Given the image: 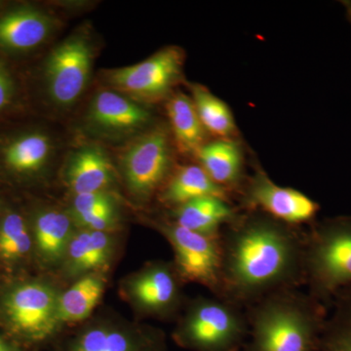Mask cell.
Instances as JSON below:
<instances>
[{"mask_svg":"<svg viewBox=\"0 0 351 351\" xmlns=\"http://www.w3.org/2000/svg\"><path fill=\"white\" fill-rule=\"evenodd\" d=\"M306 228L258 211L239 210L219 233V293L250 306L267 295L304 286Z\"/></svg>","mask_w":351,"mask_h":351,"instance_id":"cell-1","label":"cell"},{"mask_svg":"<svg viewBox=\"0 0 351 351\" xmlns=\"http://www.w3.org/2000/svg\"><path fill=\"white\" fill-rule=\"evenodd\" d=\"M245 309L249 351H317L330 311L300 289L274 293Z\"/></svg>","mask_w":351,"mask_h":351,"instance_id":"cell-2","label":"cell"},{"mask_svg":"<svg viewBox=\"0 0 351 351\" xmlns=\"http://www.w3.org/2000/svg\"><path fill=\"white\" fill-rule=\"evenodd\" d=\"M304 286L328 308L351 286V216L316 219L306 228Z\"/></svg>","mask_w":351,"mask_h":351,"instance_id":"cell-3","label":"cell"},{"mask_svg":"<svg viewBox=\"0 0 351 351\" xmlns=\"http://www.w3.org/2000/svg\"><path fill=\"white\" fill-rule=\"evenodd\" d=\"M246 309L223 298L199 297L189 302L175 337L199 351H233L248 332Z\"/></svg>","mask_w":351,"mask_h":351,"instance_id":"cell-4","label":"cell"},{"mask_svg":"<svg viewBox=\"0 0 351 351\" xmlns=\"http://www.w3.org/2000/svg\"><path fill=\"white\" fill-rule=\"evenodd\" d=\"M59 295L46 283L29 281L8 291L2 300V313L12 336L25 343H43L61 325Z\"/></svg>","mask_w":351,"mask_h":351,"instance_id":"cell-5","label":"cell"},{"mask_svg":"<svg viewBox=\"0 0 351 351\" xmlns=\"http://www.w3.org/2000/svg\"><path fill=\"white\" fill-rule=\"evenodd\" d=\"M184 60L182 48L167 46L141 63L107 71L106 80L113 90L138 103H156L174 93L182 77Z\"/></svg>","mask_w":351,"mask_h":351,"instance_id":"cell-6","label":"cell"},{"mask_svg":"<svg viewBox=\"0 0 351 351\" xmlns=\"http://www.w3.org/2000/svg\"><path fill=\"white\" fill-rule=\"evenodd\" d=\"M173 138L168 129L156 126L126 149L122 171L127 188L138 201L159 193L173 173Z\"/></svg>","mask_w":351,"mask_h":351,"instance_id":"cell-7","label":"cell"},{"mask_svg":"<svg viewBox=\"0 0 351 351\" xmlns=\"http://www.w3.org/2000/svg\"><path fill=\"white\" fill-rule=\"evenodd\" d=\"M172 246L175 269L182 282L197 283L219 295L221 245L219 237H208L186 230L172 219L152 221Z\"/></svg>","mask_w":351,"mask_h":351,"instance_id":"cell-8","label":"cell"},{"mask_svg":"<svg viewBox=\"0 0 351 351\" xmlns=\"http://www.w3.org/2000/svg\"><path fill=\"white\" fill-rule=\"evenodd\" d=\"M239 210L258 211L287 225L309 226L316 221L320 205L302 191L281 186L258 165L239 191Z\"/></svg>","mask_w":351,"mask_h":351,"instance_id":"cell-9","label":"cell"},{"mask_svg":"<svg viewBox=\"0 0 351 351\" xmlns=\"http://www.w3.org/2000/svg\"><path fill=\"white\" fill-rule=\"evenodd\" d=\"M93 58V47L83 34L69 36L51 51L44 75L53 103L69 108L80 98L89 82Z\"/></svg>","mask_w":351,"mask_h":351,"instance_id":"cell-10","label":"cell"},{"mask_svg":"<svg viewBox=\"0 0 351 351\" xmlns=\"http://www.w3.org/2000/svg\"><path fill=\"white\" fill-rule=\"evenodd\" d=\"M162 334L152 328L101 320L83 328L57 351H163Z\"/></svg>","mask_w":351,"mask_h":351,"instance_id":"cell-11","label":"cell"},{"mask_svg":"<svg viewBox=\"0 0 351 351\" xmlns=\"http://www.w3.org/2000/svg\"><path fill=\"white\" fill-rule=\"evenodd\" d=\"M182 283L174 263L156 262L134 274L126 291L141 313L166 318L181 306Z\"/></svg>","mask_w":351,"mask_h":351,"instance_id":"cell-12","label":"cell"},{"mask_svg":"<svg viewBox=\"0 0 351 351\" xmlns=\"http://www.w3.org/2000/svg\"><path fill=\"white\" fill-rule=\"evenodd\" d=\"M151 120V112L140 103L112 90L99 92L88 112L90 125L114 137L136 133L149 125Z\"/></svg>","mask_w":351,"mask_h":351,"instance_id":"cell-13","label":"cell"},{"mask_svg":"<svg viewBox=\"0 0 351 351\" xmlns=\"http://www.w3.org/2000/svg\"><path fill=\"white\" fill-rule=\"evenodd\" d=\"M55 21L48 14L32 7H19L0 16V49L23 53L45 43Z\"/></svg>","mask_w":351,"mask_h":351,"instance_id":"cell-14","label":"cell"},{"mask_svg":"<svg viewBox=\"0 0 351 351\" xmlns=\"http://www.w3.org/2000/svg\"><path fill=\"white\" fill-rule=\"evenodd\" d=\"M195 157L198 165L230 196L239 195L247 179L244 156L239 143L215 138L203 145Z\"/></svg>","mask_w":351,"mask_h":351,"instance_id":"cell-15","label":"cell"},{"mask_svg":"<svg viewBox=\"0 0 351 351\" xmlns=\"http://www.w3.org/2000/svg\"><path fill=\"white\" fill-rule=\"evenodd\" d=\"M232 201L218 196H203L175 208L171 214L178 225L208 237H219L223 226L239 214Z\"/></svg>","mask_w":351,"mask_h":351,"instance_id":"cell-16","label":"cell"},{"mask_svg":"<svg viewBox=\"0 0 351 351\" xmlns=\"http://www.w3.org/2000/svg\"><path fill=\"white\" fill-rule=\"evenodd\" d=\"M166 112L176 147L182 154L195 156L208 142V133L201 123L193 99L182 92H175L167 99Z\"/></svg>","mask_w":351,"mask_h":351,"instance_id":"cell-17","label":"cell"},{"mask_svg":"<svg viewBox=\"0 0 351 351\" xmlns=\"http://www.w3.org/2000/svg\"><path fill=\"white\" fill-rule=\"evenodd\" d=\"M158 196L163 204L174 209L203 196H218L232 201L225 189L219 186L198 164H188L173 171Z\"/></svg>","mask_w":351,"mask_h":351,"instance_id":"cell-18","label":"cell"},{"mask_svg":"<svg viewBox=\"0 0 351 351\" xmlns=\"http://www.w3.org/2000/svg\"><path fill=\"white\" fill-rule=\"evenodd\" d=\"M66 180L75 195L106 191L113 180L112 167L101 149L84 147L71 156Z\"/></svg>","mask_w":351,"mask_h":351,"instance_id":"cell-19","label":"cell"},{"mask_svg":"<svg viewBox=\"0 0 351 351\" xmlns=\"http://www.w3.org/2000/svg\"><path fill=\"white\" fill-rule=\"evenodd\" d=\"M34 242L46 265H56L66 257L73 237V221L64 212L47 210L38 214L34 223Z\"/></svg>","mask_w":351,"mask_h":351,"instance_id":"cell-20","label":"cell"},{"mask_svg":"<svg viewBox=\"0 0 351 351\" xmlns=\"http://www.w3.org/2000/svg\"><path fill=\"white\" fill-rule=\"evenodd\" d=\"M106 279L101 272L85 274L59 295L58 313L62 323L87 319L105 293Z\"/></svg>","mask_w":351,"mask_h":351,"instance_id":"cell-21","label":"cell"},{"mask_svg":"<svg viewBox=\"0 0 351 351\" xmlns=\"http://www.w3.org/2000/svg\"><path fill=\"white\" fill-rule=\"evenodd\" d=\"M52 144L40 132L21 134L7 143L2 159L7 168L16 174L32 175L43 169L49 160Z\"/></svg>","mask_w":351,"mask_h":351,"instance_id":"cell-22","label":"cell"},{"mask_svg":"<svg viewBox=\"0 0 351 351\" xmlns=\"http://www.w3.org/2000/svg\"><path fill=\"white\" fill-rule=\"evenodd\" d=\"M189 89L196 112L208 135L216 138L234 140L239 130L228 104L203 85L193 83Z\"/></svg>","mask_w":351,"mask_h":351,"instance_id":"cell-23","label":"cell"},{"mask_svg":"<svg viewBox=\"0 0 351 351\" xmlns=\"http://www.w3.org/2000/svg\"><path fill=\"white\" fill-rule=\"evenodd\" d=\"M330 309L318 351H351V286L339 291Z\"/></svg>","mask_w":351,"mask_h":351,"instance_id":"cell-24","label":"cell"},{"mask_svg":"<svg viewBox=\"0 0 351 351\" xmlns=\"http://www.w3.org/2000/svg\"><path fill=\"white\" fill-rule=\"evenodd\" d=\"M31 249L32 237L24 218L15 212L6 214L0 223V257L13 262L24 258Z\"/></svg>","mask_w":351,"mask_h":351,"instance_id":"cell-25","label":"cell"},{"mask_svg":"<svg viewBox=\"0 0 351 351\" xmlns=\"http://www.w3.org/2000/svg\"><path fill=\"white\" fill-rule=\"evenodd\" d=\"M89 241H88L83 276L91 272H99V270L103 269L112 258L113 251L112 239L108 232H95V230H89Z\"/></svg>","mask_w":351,"mask_h":351,"instance_id":"cell-26","label":"cell"},{"mask_svg":"<svg viewBox=\"0 0 351 351\" xmlns=\"http://www.w3.org/2000/svg\"><path fill=\"white\" fill-rule=\"evenodd\" d=\"M75 219L85 230L108 232L117 223V211L114 205H110Z\"/></svg>","mask_w":351,"mask_h":351,"instance_id":"cell-27","label":"cell"},{"mask_svg":"<svg viewBox=\"0 0 351 351\" xmlns=\"http://www.w3.org/2000/svg\"><path fill=\"white\" fill-rule=\"evenodd\" d=\"M110 205H114V201L107 191L76 195L73 201V215L76 218Z\"/></svg>","mask_w":351,"mask_h":351,"instance_id":"cell-28","label":"cell"},{"mask_svg":"<svg viewBox=\"0 0 351 351\" xmlns=\"http://www.w3.org/2000/svg\"><path fill=\"white\" fill-rule=\"evenodd\" d=\"M15 88L10 73L0 63V112L5 110L12 103Z\"/></svg>","mask_w":351,"mask_h":351,"instance_id":"cell-29","label":"cell"},{"mask_svg":"<svg viewBox=\"0 0 351 351\" xmlns=\"http://www.w3.org/2000/svg\"><path fill=\"white\" fill-rule=\"evenodd\" d=\"M0 351H18L17 348L11 346L3 337L0 335Z\"/></svg>","mask_w":351,"mask_h":351,"instance_id":"cell-30","label":"cell"},{"mask_svg":"<svg viewBox=\"0 0 351 351\" xmlns=\"http://www.w3.org/2000/svg\"><path fill=\"white\" fill-rule=\"evenodd\" d=\"M343 7L346 8V16H348V20L351 22V0H346V1L341 2Z\"/></svg>","mask_w":351,"mask_h":351,"instance_id":"cell-31","label":"cell"},{"mask_svg":"<svg viewBox=\"0 0 351 351\" xmlns=\"http://www.w3.org/2000/svg\"><path fill=\"white\" fill-rule=\"evenodd\" d=\"M1 5H2V2L0 1V7H1Z\"/></svg>","mask_w":351,"mask_h":351,"instance_id":"cell-32","label":"cell"},{"mask_svg":"<svg viewBox=\"0 0 351 351\" xmlns=\"http://www.w3.org/2000/svg\"><path fill=\"white\" fill-rule=\"evenodd\" d=\"M18 351H20L19 350H18Z\"/></svg>","mask_w":351,"mask_h":351,"instance_id":"cell-33","label":"cell"}]
</instances>
